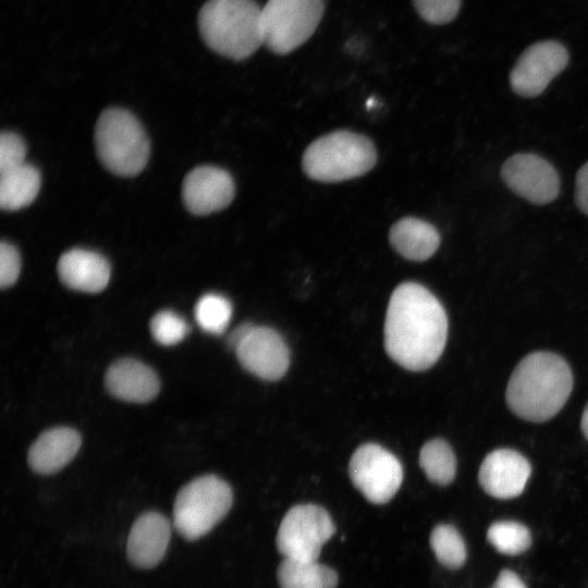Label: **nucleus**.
Wrapping results in <instances>:
<instances>
[{
    "label": "nucleus",
    "instance_id": "nucleus-1",
    "mask_svg": "<svg viewBox=\"0 0 588 588\" xmlns=\"http://www.w3.org/2000/svg\"><path fill=\"white\" fill-rule=\"evenodd\" d=\"M448 317L439 299L424 285L400 284L392 293L384 321V347L405 369L421 371L441 356Z\"/></svg>",
    "mask_w": 588,
    "mask_h": 588
},
{
    "label": "nucleus",
    "instance_id": "nucleus-2",
    "mask_svg": "<svg viewBox=\"0 0 588 588\" xmlns=\"http://www.w3.org/2000/svg\"><path fill=\"white\" fill-rule=\"evenodd\" d=\"M573 389L568 364L551 352H534L515 367L505 400L518 417L535 422L552 418L566 403Z\"/></svg>",
    "mask_w": 588,
    "mask_h": 588
},
{
    "label": "nucleus",
    "instance_id": "nucleus-3",
    "mask_svg": "<svg viewBox=\"0 0 588 588\" xmlns=\"http://www.w3.org/2000/svg\"><path fill=\"white\" fill-rule=\"evenodd\" d=\"M261 11L254 0H208L198 14L199 33L215 52L244 60L264 44Z\"/></svg>",
    "mask_w": 588,
    "mask_h": 588
},
{
    "label": "nucleus",
    "instance_id": "nucleus-4",
    "mask_svg": "<svg viewBox=\"0 0 588 588\" xmlns=\"http://www.w3.org/2000/svg\"><path fill=\"white\" fill-rule=\"evenodd\" d=\"M376 160V148L368 137L341 130L314 140L303 155L302 166L308 177L334 183L366 174Z\"/></svg>",
    "mask_w": 588,
    "mask_h": 588
},
{
    "label": "nucleus",
    "instance_id": "nucleus-5",
    "mask_svg": "<svg viewBox=\"0 0 588 588\" xmlns=\"http://www.w3.org/2000/svg\"><path fill=\"white\" fill-rule=\"evenodd\" d=\"M95 143L102 164L117 175L133 176L146 166L149 142L137 119L126 110L110 108L96 124Z\"/></svg>",
    "mask_w": 588,
    "mask_h": 588
},
{
    "label": "nucleus",
    "instance_id": "nucleus-6",
    "mask_svg": "<svg viewBox=\"0 0 588 588\" xmlns=\"http://www.w3.org/2000/svg\"><path fill=\"white\" fill-rule=\"evenodd\" d=\"M232 502V489L223 479L215 475L197 477L176 494L173 526L186 540H197L228 514Z\"/></svg>",
    "mask_w": 588,
    "mask_h": 588
},
{
    "label": "nucleus",
    "instance_id": "nucleus-7",
    "mask_svg": "<svg viewBox=\"0 0 588 588\" xmlns=\"http://www.w3.org/2000/svg\"><path fill=\"white\" fill-rule=\"evenodd\" d=\"M323 0H268L261 11L264 45L287 54L307 41L323 15Z\"/></svg>",
    "mask_w": 588,
    "mask_h": 588
},
{
    "label": "nucleus",
    "instance_id": "nucleus-8",
    "mask_svg": "<svg viewBox=\"0 0 588 588\" xmlns=\"http://www.w3.org/2000/svg\"><path fill=\"white\" fill-rule=\"evenodd\" d=\"M334 532L335 525L323 507L298 504L282 518L275 543L286 559L317 561L323 544Z\"/></svg>",
    "mask_w": 588,
    "mask_h": 588
},
{
    "label": "nucleus",
    "instance_id": "nucleus-9",
    "mask_svg": "<svg viewBox=\"0 0 588 588\" xmlns=\"http://www.w3.org/2000/svg\"><path fill=\"white\" fill-rule=\"evenodd\" d=\"M353 485L371 503L389 502L403 480L397 457L376 443H365L353 453L348 465Z\"/></svg>",
    "mask_w": 588,
    "mask_h": 588
},
{
    "label": "nucleus",
    "instance_id": "nucleus-10",
    "mask_svg": "<svg viewBox=\"0 0 588 588\" xmlns=\"http://www.w3.org/2000/svg\"><path fill=\"white\" fill-rule=\"evenodd\" d=\"M233 351L247 371L268 381L282 378L290 365L285 341L270 327L248 322L244 335Z\"/></svg>",
    "mask_w": 588,
    "mask_h": 588
},
{
    "label": "nucleus",
    "instance_id": "nucleus-11",
    "mask_svg": "<svg viewBox=\"0 0 588 588\" xmlns=\"http://www.w3.org/2000/svg\"><path fill=\"white\" fill-rule=\"evenodd\" d=\"M567 62V50L560 42H537L518 58L510 74L511 87L522 97L534 98L565 69Z\"/></svg>",
    "mask_w": 588,
    "mask_h": 588
},
{
    "label": "nucleus",
    "instance_id": "nucleus-12",
    "mask_svg": "<svg viewBox=\"0 0 588 588\" xmlns=\"http://www.w3.org/2000/svg\"><path fill=\"white\" fill-rule=\"evenodd\" d=\"M507 187L536 205L553 201L560 191L559 175L551 163L535 154H515L502 166Z\"/></svg>",
    "mask_w": 588,
    "mask_h": 588
},
{
    "label": "nucleus",
    "instance_id": "nucleus-13",
    "mask_svg": "<svg viewBox=\"0 0 588 588\" xmlns=\"http://www.w3.org/2000/svg\"><path fill=\"white\" fill-rule=\"evenodd\" d=\"M234 182L223 169L200 166L187 173L182 198L187 210L206 216L226 208L234 198Z\"/></svg>",
    "mask_w": 588,
    "mask_h": 588
},
{
    "label": "nucleus",
    "instance_id": "nucleus-14",
    "mask_svg": "<svg viewBox=\"0 0 588 588\" xmlns=\"http://www.w3.org/2000/svg\"><path fill=\"white\" fill-rule=\"evenodd\" d=\"M531 466L520 453L510 449L490 452L481 463L478 481L489 495L497 499H513L525 489Z\"/></svg>",
    "mask_w": 588,
    "mask_h": 588
},
{
    "label": "nucleus",
    "instance_id": "nucleus-15",
    "mask_svg": "<svg viewBox=\"0 0 588 588\" xmlns=\"http://www.w3.org/2000/svg\"><path fill=\"white\" fill-rule=\"evenodd\" d=\"M171 537V524L158 512L143 513L134 522L126 544L128 561L149 569L163 559Z\"/></svg>",
    "mask_w": 588,
    "mask_h": 588
},
{
    "label": "nucleus",
    "instance_id": "nucleus-16",
    "mask_svg": "<svg viewBox=\"0 0 588 588\" xmlns=\"http://www.w3.org/2000/svg\"><path fill=\"white\" fill-rule=\"evenodd\" d=\"M105 384L112 396L133 403L151 401L160 388L156 372L133 358H123L112 364L106 372Z\"/></svg>",
    "mask_w": 588,
    "mask_h": 588
},
{
    "label": "nucleus",
    "instance_id": "nucleus-17",
    "mask_svg": "<svg viewBox=\"0 0 588 588\" xmlns=\"http://www.w3.org/2000/svg\"><path fill=\"white\" fill-rule=\"evenodd\" d=\"M60 280L69 289L98 293L110 280V265L98 253L86 249H71L64 253L57 266Z\"/></svg>",
    "mask_w": 588,
    "mask_h": 588
},
{
    "label": "nucleus",
    "instance_id": "nucleus-18",
    "mask_svg": "<svg viewBox=\"0 0 588 588\" xmlns=\"http://www.w3.org/2000/svg\"><path fill=\"white\" fill-rule=\"evenodd\" d=\"M79 433L69 427H57L42 432L28 450L30 468L41 475L62 469L81 448Z\"/></svg>",
    "mask_w": 588,
    "mask_h": 588
},
{
    "label": "nucleus",
    "instance_id": "nucleus-19",
    "mask_svg": "<svg viewBox=\"0 0 588 588\" xmlns=\"http://www.w3.org/2000/svg\"><path fill=\"white\" fill-rule=\"evenodd\" d=\"M392 247L413 261L429 259L440 245V234L427 221L406 217L396 221L389 233Z\"/></svg>",
    "mask_w": 588,
    "mask_h": 588
},
{
    "label": "nucleus",
    "instance_id": "nucleus-20",
    "mask_svg": "<svg viewBox=\"0 0 588 588\" xmlns=\"http://www.w3.org/2000/svg\"><path fill=\"white\" fill-rule=\"evenodd\" d=\"M40 188L38 170L23 163L0 172V206L4 210L27 207L36 198Z\"/></svg>",
    "mask_w": 588,
    "mask_h": 588
},
{
    "label": "nucleus",
    "instance_id": "nucleus-21",
    "mask_svg": "<svg viewBox=\"0 0 588 588\" xmlns=\"http://www.w3.org/2000/svg\"><path fill=\"white\" fill-rule=\"evenodd\" d=\"M277 577L281 588H335L338 585L336 573L317 561L284 558Z\"/></svg>",
    "mask_w": 588,
    "mask_h": 588
},
{
    "label": "nucleus",
    "instance_id": "nucleus-22",
    "mask_svg": "<svg viewBox=\"0 0 588 588\" xmlns=\"http://www.w3.org/2000/svg\"><path fill=\"white\" fill-rule=\"evenodd\" d=\"M419 465L427 478L440 486L452 482L456 474V458L451 445L442 439L424 444L419 453Z\"/></svg>",
    "mask_w": 588,
    "mask_h": 588
},
{
    "label": "nucleus",
    "instance_id": "nucleus-23",
    "mask_svg": "<svg viewBox=\"0 0 588 588\" xmlns=\"http://www.w3.org/2000/svg\"><path fill=\"white\" fill-rule=\"evenodd\" d=\"M429 542L434 556L443 566L457 569L464 565L467 556L466 546L454 526L437 525L430 534Z\"/></svg>",
    "mask_w": 588,
    "mask_h": 588
},
{
    "label": "nucleus",
    "instance_id": "nucleus-24",
    "mask_svg": "<svg viewBox=\"0 0 588 588\" xmlns=\"http://www.w3.org/2000/svg\"><path fill=\"white\" fill-rule=\"evenodd\" d=\"M488 542L500 553L518 555L531 546L529 529L515 520H500L491 524L487 530Z\"/></svg>",
    "mask_w": 588,
    "mask_h": 588
},
{
    "label": "nucleus",
    "instance_id": "nucleus-25",
    "mask_svg": "<svg viewBox=\"0 0 588 588\" xmlns=\"http://www.w3.org/2000/svg\"><path fill=\"white\" fill-rule=\"evenodd\" d=\"M195 319L206 332L219 334L228 327L232 317V305L220 294L203 295L195 305Z\"/></svg>",
    "mask_w": 588,
    "mask_h": 588
},
{
    "label": "nucleus",
    "instance_id": "nucleus-26",
    "mask_svg": "<svg viewBox=\"0 0 588 588\" xmlns=\"http://www.w3.org/2000/svg\"><path fill=\"white\" fill-rule=\"evenodd\" d=\"M152 338L161 345H174L189 332V326L180 315L172 310L157 313L149 323Z\"/></svg>",
    "mask_w": 588,
    "mask_h": 588
},
{
    "label": "nucleus",
    "instance_id": "nucleus-27",
    "mask_svg": "<svg viewBox=\"0 0 588 588\" xmlns=\"http://www.w3.org/2000/svg\"><path fill=\"white\" fill-rule=\"evenodd\" d=\"M419 15L431 24H444L458 13L461 0H413Z\"/></svg>",
    "mask_w": 588,
    "mask_h": 588
},
{
    "label": "nucleus",
    "instance_id": "nucleus-28",
    "mask_svg": "<svg viewBox=\"0 0 588 588\" xmlns=\"http://www.w3.org/2000/svg\"><path fill=\"white\" fill-rule=\"evenodd\" d=\"M26 147L16 134L4 132L0 136V172L25 163Z\"/></svg>",
    "mask_w": 588,
    "mask_h": 588
},
{
    "label": "nucleus",
    "instance_id": "nucleus-29",
    "mask_svg": "<svg viewBox=\"0 0 588 588\" xmlns=\"http://www.w3.org/2000/svg\"><path fill=\"white\" fill-rule=\"evenodd\" d=\"M21 270V259L16 248L10 243L0 244V285L10 287L15 283Z\"/></svg>",
    "mask_w": 588,
    "mask_h": 588
},
{
    "label": "nucleus",
    "instance_id": "nucleus-30",
    "mask_svg": "<svg viewBox=\"0 0 588 588\" xmlns=\"http://www.w3.org/2000/svg\"><path fill=\"white\" fill-rule=\"evenodd\" d=\"M575 200L579 210L588 217V161L577 172Z\"/></svg>",
    "mask_w": 588,
    "mask_h": 588
},
{
    "label": "nucleus",
    "instance_id": "nucleus-31",
    "mask_svg": "<svg viewBox=\"0 0 588 588\" xmlns=\"http://www.w3.org/2000/svg\"><path fill=\"white\" fill-rule=\"evenodd\" d=\"M490 588H527V586L515 572L504 568Z\"/></svg>",
    "mask_w": 588,
    "mask_h": 588
},
{
    "label": "nucleus",
    "instance_id": "nucleus-32",
    "mask_svg": "<svg viewBox=\"0 0 588 588\" xmlns=\"http://www.w3.org/2000/svg\"><path fill=\"white\" fill-rule=\"evenodd\" d=\"M580 427L585 438L588 440V403L583 412Z\"/></svg>",
    "mask_w": 588,
    "mask_h": 588
}]
</instances>
